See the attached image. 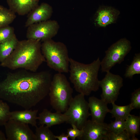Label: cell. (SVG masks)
Segmentation results:
<instances>
[{
  "instance_id": "1",
  "label": "cell",
  "mask_w": 140,
  "mask_h": 140,
  "mask_svg": "<svg viewBox=\"0 0 140 140\" xmlns=\"http://www.w3.org/2000/svg\"><path fill=\"white\" fill-rule=\"evenodd\" d=\"M52 78L47 71L9 72L0 81V99L30 109L48 95Z\"/></svg>"
},
{
  "instance_id": "2",
  "label": "cell",
  "mask_w": 140,
  "mask_h": 140,
  "mask_svg": "<svg viewBox=\"0 0 140 140\" xmlns=\"http://www.w3.org/2000/svg\"><path fill=\"white\" fill-rule=\"evenodd\" d=\"M41 46V41L38 40H19L12 52L1 62L0 65L13 70L22 68L37 72L39 66L46 61Z\"/></svg>"
},
{
  "instance_id": "3",
  "label": "cell",
  "mask_w": 140,
  "mask_h": 140,
  "mask_svg": "<svg viewBox=\"0 0 140 140\" xmlns=\"http://www.w3.org/2000/svg\"><path fill=\"white\" fill-rule=\"evenodd\" d=\"M69 79L75 90L85 96L89 95L99 89L98 72L101 66L99 58L86 64L70 58Z\"/></svg>"
},
{
  "instance_id": "4",
  "label": "cell",
  "mask_w": 140,
  "mask_h": 140,
  "mask_svg": "<svg viewBox=\"0 0 140 140\" xmlns=\"http://www.w3.org/2000/svg\"><path fill=\"white\" fill-rule=\"evenodd\" d=\"M41 50L49 67L58 73L69 72L70 58L64 43L50 39L41 44Z\"/></svg>"
},
{
  "instance_id": "5",
  "label": "cell",
  "mask_w": 140,
  "mask_h": 140,
  "mask_svg": "<svg viewBox=\"0 0 140 140\" xmlns=\"http://www.w3.org/2000/svg\"><path fill=\"white\" fill-rule=\"evenodd\" d=\"M73 90L66 76L58 73L52 78L48 95L50 104L56 111L64 113L73 97Z\"/></svg>"
},
{
  "instance_id": "6",
  "label": "cell",
  "mask_w": 140,
  "mask_h": 140,
  "mask_svg": "<svg viewBox=\"0 0 140 140\" xmlns=\"http://www.w3.org/2000/svg\"><path fill=\"white\" fill-rule=\"evenodd\" d=\"M85 96L79 93L73 97L68 108L64 113L68 118L66 123L71 125H74L80 130L90 116L88 102Z\"/></svg>"
},
{
  "instance_id": "7",
  "label": "cell",
  "mask_w": 140,
  "mask_h": 140,
  "mask_svg": "<svg viewBox=\"0 0 140 140\" xmlns=\"http://www.w3.org/2000/svg\"><path fill=\"white\" fill-rule=\"evenodd\" d=\"M131 48L130 42L124 38L111 45L105 51V55L101 61L102 72H109L115 65L121 64Z\"/></svg>"
},
{
  "instance_id": "8",
  "label": "cell",
  "mask_w": 140,
  "mask_h": 140,
  "mask_svg": "<svg viewBox=\"0 0 140 140\" xmlns=\"http://www.w3.org/2000/svg\"><path fill=\"white\" fill-rule=\"evenodd\" d=\"M59 28L58 23L55 20L49 19L34 24L27 27L26 37L43 42L55 36Z\"/></svg>"
},
{
  "instance_id": "9",
  "label": "cell",
  "mask_w": 140,
  "mask_h": 140,
  "mask_svg": "<svg viewBox=\"0 0 140 140\" xmlns=\"http://www.w3.org/2000/svg\"><path fill=\"white\" fill-rule=\"evenodd\" d=\"M123 78L120 75L110 71L106 72L104 78L99 81V86L102 88L101 99L107 104L115 102L123 86Z\"/></svg>"
},
{
  "instance_id": "10",
  "label": "cell",
  "mask_w": 140,
  "mask_h": 140,
  "mask_svg": "<svg viewBox=\"0 0 140 140\" xmlns=\"http://www.w3.org/2000/svg\"><path fill=\"white\" fill-rule=\"evenodd\" d=\"M4 126L7 140H36L28 124L10 119Z\"/></svg>"
},
{
  "instance_id": "11",
  "label": "cell",
  "mask_w": 140,
  "mask_h": 140,
  "mask_svg": "<svg viewBox=\"0 0 140 140\" xmlns=\"http://www.w3.org/2000/svg\"><path fill=\"white\" fill-rule=\"evenodd\" d=\"M82 133L79 140H108V124L87 120L82 129Z\"/></svg>"
},
{
  "instance_id": "12",
  "label": "cell",
  "mask_w": 140,
  "mask_h": 140,
  "mask_svg": "<svg viewBox=\"0 0 140 140\" xmlns=\"http://www.w3.org/2000/svg\"><path fill=\"white\" fill-rule=\"evenodd\" d=\"M53 12L52 8L49 4L43 3L28 14L25 26L27 27L33 24L49 20Z\"/></svg>"
},
{
  "instance_id": "13",
  "label": "cell",
  "mask_w": 140,
  "mask_h": 140,
  "mask_svg": "<svg viewBox=\"0 0 140 140\" xmlns=\"http://www.w3.org/2000/svg\"><path fill=\"white\" fill-rule=\"evenodd\" d=\"M88 101L91 120L99 123H104L106 115L110 110L108 107V104L94 96L90 97Z\"/></svg>"
},
{
  "instance_id": "14",
  "label": "cell",
  "mask_w": 140,
  "mask_h": 140,
  "mask_svg": "<svg viewBox=\"0 0 140 140\" xmlns=\"http://www.w3.org/2000/svg\"><path fill=\"white\" fill-rule=\"evenodd\" d=\"M68 119L64 113L57 111L52 113L46 109H44L39 114L38 118L40 125H45L49 128L66 122Z\"/></svg>"
},
{
  "instance_id": "15",
  "label": "cell",
  "mask_w": 140,
  "mask_h": 140,
  "mask_svg": "<svg viewBox=\"0 0 140 140\" xmlns=\"http://www.w3.org/2000/svg\"><path fill=\"white\" fill-rule=\"evenodd\" d=\"M119 14V11L113 8L102 7L97 12L95 22L100 26L105 27L114 23Z\"/></svg>"
},
{
  "instance_id": "16",
  "label": "cell",
  "mask_w": 140,
  "mask_h": 140,
  "mask_svg": "<svg viewBox=\"0 0 140 140\" xmlns=\"http://www.w3.org/2000/svg\"><path fill=\"white\" fill-rule=\"evenodd\" d=\"M39 0H7L9 9L19 15L28 14L38 5Z\"/></svg>"
},
{
  "instance_id": "17",
  "label": "cell",
  "mask_w": 140,
  "mask_h": 140,
  "mask_svg": "<svg viewBox=\"0 0 140 140\" xmlns=\"http://www.w3.org/2000/svg\"><path fill=\"white\" fill-rule=\"evenodd\" d=\"M38 110L25 109L23 111H15L10 112V119H13L22 123L31 124L36 127Z\"/></svg>"
},
{
  "instance_id": "18",
  "label": "cell",
  "mask_w": 140,
  "mask_h": 140,
  "mask_svg": "<svg viewBox=\"0 0 140 140\" xmlns=\"http://www.w3.org/2000/svg\"><path fill=\"white\" fill-rule=\"evenodd\" d=\"M125 121V130L130 140H138L136 136L139 132L140 117L130 114Z\"/></svg>"
},
{
  "instance_id": "19",
  "label": "cell",
  "mask_w": 140,
  "mask_h": 140,
  "mask_svg": "<svg viewBox=\"0 0 140 140\" xmlns=\"http://www.w3.org/2000/svg\"><path fill=\"white\" fill-rule=\"evenodd\" d=\"M18 41L15 33L0 43V62H2L11 54L16 48Z\"/></svg>"
},
{
  "instance_id": "20",
  "label": "cell",
  "mask_w": 140,
  "mask_h": 140,
  "mask_svg": "<svg viewBox=\"0 0 140 140\" xmlns=\"http://www.w3.org/2000/svg\"><path fill=\"white\" fill-rule=\"evenodd\" d=\"M112 104L113 108L110 110L109 113L112 117L115 119H120L125 120L132 110L130 104L124 106H119L115 104V102Z\"/></svg>"
},
{
  "instance_id": "21",
  "label": "cell",
  "mask_w": 140,
  "mask_h": 140,
  "mask_svg": "<svg viewBox=\"0 0 140 140\" xmlns=\"http://www.w3.org/2000/svg\"><path fill=\"white\" fill-rule=\"evenodd\" d=\"M16 17L14 12L9 9L0 5V27L9 25Z\"/></svg>"
},
{
  "instance_id": "22",
  "label": "cell",
  "mask_w": 140,
  "mask_h": 140,
  "mask_svg": "<svg viewBox=\"0 0 140 140\" xmlns=\"http://www.w3.org/2000/svg\"><path fill=\"white\" fill-rule=\"evenodd\" d=\"M34 134L36 140H56L55 135L50 129L49 127L44 125L36 127Z\"/></svg>"
},
{
  "instance_id": "23",
  "label": "cell",
  "mask_w": 140,
  "mask_h": 140,
  "mask_svg": "<svg viewBox=\"0 0 140 140\" xmlns=\"http://www.w3.org/2000/svg\"><path fill=\"white\" fill-rule=\"evenodd\" d=\"M140 74V54H135L130 65L126 69L124 76L126 78L132 79L136 74Z\"/></svg>"
},
{
  "instance_id": "24",
  "label": "cell",
  "mask_w": 140,
  "mask_h": 140,
  "mask_svg": "<svg viewBox=\"0 0 140 140\" xmlns=\"http://www.w3.org/2000/svg\"><path fill=\"white\" fill-rule=\"evenodd\" d=\"M10 112L8 104L0 99V127L4 125L10 119Z\"/></svg>"
},
{
  "instance_id": "25",
  "label": "cell",
  "mask_w": 140,
  "mask_h": 140,
  "mask_svg": "<svg viewBox=\"0 0 140 140\" xmlns=\"http://www.w3.org/2000/svg\"><path fill=\"white\" fill-rule=\"evenodd\" d=\"M125 120L115 119L114 121L108 124V129L109 132L118 133L125 131Z\"/></svg>"
},
{
  "instance_id": "26",
  "label": "cell",
  "mask_w": 140,
  "mask_h": 140,
  "mask_svg": "<svg viewBox=\"0 0 140 140\" xmlns=\"http://www.w3.org/2000/svg\"><path fill=\"white\" fill-rule=\"evenodd\" d=\"M14 34V29L13 27L9 25L0 27V43L7 40Z\"/></svg>"
},
{
  "instance_id": "27",
  "label": "cell",
  "mask_w": 140,
  "mask_h": 140,
  "mask_svg": "<svg viewBox=\"0 0 140 140\" xmlns=\"http://www.w3.org/2000/svg\"><path fill=\"white\" fill-rule=\"evenodd\" d=\"M132 109L140 108V88L135 90L131 94L130 103Z\"/></svg>"
},
{
  "instance_id": "28",
  "label": "cell",
  "mask_w": 140,
  "mask_h": 140,
  "mask_svg": "<svg viewBox=\"0 0 140 140\" xmlns=\"http://www.w3.org/2000/svg\"><path fill=\"white\" fill-rule=\"evenodd\" d=\"M72 128L67 129V134L72 140H75L76 138L78 139L82 136V131L78 129L75 125H72Z\"/></svg>"
},
{
  "instance_id": "29",
  "label": "cell",
  "mask_w": 140,
  "mask_h": 140,
  "mask_svg": "<svg viewBox=\"0 0 140 140\" xmlns=\"http://www.w3.org/2000/svg\"><path fill=\"white\" fill-rule=\"evenodd\" d=\"M108 140H130V139L127 133L124 131L117 134L109 132Z\"/></svg>"
},
{
  "instance_id": "30",
  "label": "cell",
  "mask_w": 140,
  "mask_h": 140,
  "mask_svg": "<svg viewBox=\"0 0 140 140\" xmlns=\"http://www.w3.org/2000/svg\"><path fill=\"white\" fill-rule=\"evenodd\" d=\"M55 137L56 139L58 140H69V137L68 135L64 133H62L59 136H55Z\"/></svg>"
},
{
  "instance_id": "31",
  "label": "cell",
  "mask_w": 140,
  "mask_h": 140,
  "mask_svg": "<svg viewBox=\"0 0 140 140\" xmlns=\"http://www.w3.org/2000/svg\"><path fill=\"white\" fill-rule=\"evenodd\" d=\"M0 140H7L4 134L0 130Z\"/></svg>"
}]
</instances>
